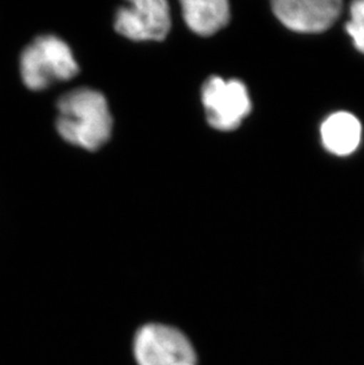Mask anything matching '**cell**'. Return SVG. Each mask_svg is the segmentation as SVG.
<instances>
[{
  "mask_svg": "<svg viewBox=\"0 0 364 365\" xmlns=\"http://www.w3.org/2000/svg\"><path fill=\"white\" fill-rule=\"evenodd\" d=\"M320 138L324 148L333 155H350L361 143V122L347 111L331 114L320 125Z\"/></svg>",
  "mask_w": 364,
  "mask_h": 365,
  "instance_id": "7",
  "label": "cell"
},
{
  "mask_svg": "<svg viewBox=\"0 0 364 365\" xmlns=\"http://www.w3.org/2000/svg\"><path fill=\"white\" fill-rule=\"evenodd\" d=\"M138 365H196V352L185 334L174 327L148 324L135 337Z\"/></svg>",
  "mask_w": 364,
  "mask_h": 365,
  "instance_id": "3",
  "label": "cell"
},
{
  "mask_svg": "<svg viewBox=\"0 0 364 365\" xmlns=\"http://www.w3.org/2000/svg\"><path fill=\"white\" fill-rule=\"evenodd\" d=\"M115 29L131 41H162L171 30V12L165 0H136L121 7Z\"/></svg>",
  "mask_w": 364,
  "mask_h": 365,
  "instance_id": "5",
  "label": "cell"
},
{
  "mask_svg": "<svg viewBox=\"0 0 364 365\" xmlns=\"http://www.w3.org/2000/svg\"><path fill=\"white\" fill-rule=\"evenodd\" d=\"M21 82L31 91H43L56 83L73 80L79 73L69 45L54 35L38 36L19 57Z\"/></svg>",
  "mask_w": 364,
  "mask_h": 365,
  "instance_id": "2",
  "label": "cell"
},
{
  "mask_svg": "<svg viewBox=\"0 0 364 365\" xmlns=\"http://www.w3.org/2000/svg\"><path fill=\"white\" fill-rule=\"evenodd\" d=\"M56 129L59 136L71 145L96 150L107 143L113 120L107 100L96 90H73L61 97Z\"/></svg>",
  "mask_w": 364,
  "mask_h": 365,
  "instance_id": "1",
  "label": "cell"
},
{
  "mask_svg": "<svg viewBox=\"0 0 364 365\" xmlns=\"http://www.w3.org/2000/svg\"><path fill=\"white\" fill-rule=\"evenodd\" d=\"M203 103L210 125L221 131L237 129L251 113V100L241 81L211 77L203 86Z\"/></svg>",
  "mask_w": 364,
  "mask_h": 365,
  "instance_id": "4",
  "label": "cell"
},
{
  "mask_svg": "<svg viewBox=\"0 0 364 365\" xmlns=\"http://www.w3.org/2000/svg\"><path fill=\"white\" fill-rule=\"evenodd\" d=\"M181 6L186 24L196 35H213L230 21V5L225 0H186Z\"/></svg>",
  "mask_w": 364,
  "mask_h": 365,
  "instance_id": "8",
  "label": "cell"
},
{
  "mask_svg": "<svg viewBox=\"0 0 364 365\" xmlns=\"http://www.w3.org/2000/svg\"><path fill=\"white\" fill-rule=\"evenodd\" d=\"M275 17L284 26L299 34H320L340 17L338 0H277L272 4Z\"/></svg>",
  "mask_w": 364,
  "mask_h": 365,
  "instance_id": "6",
  "label": "cell"
},
{
  "mask_svg": "<svg viewBox=\"0 0 364 365\" xmlns=\"http://www.w3.org/2000/svg\"><path fill=\"white\" fill-rule=\"evenodd\" d=\"M345 29L354 41L355 48L364 55V0L351 4L350 18Z\"/></svg>",
  "mask_w": 364,
  "mask_h": 365,
  "instance_id": "9",
  "label": "cell"
}]
</instances>
